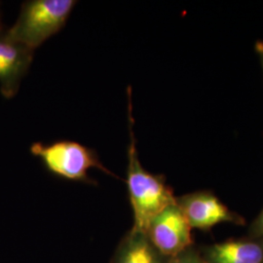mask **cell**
I'll return each instance as SVG.
<instances>
[{
    "label": "cell",
    "mask_w": 263,
    "mask_h": 263,
    "mask_svg": "<svg viewBox=\"0 0 263 263\" xmlns=\"http://www.w3.org/2000/svg\"><path fill=\"white\" fill-rule=\"evenodd\" d=\"M255 51H256L257 55L259 57V60H260V63H261L263 69V42L257 41L255 43Z\"/></svg>",
    "instance_id": "obj_11"
},
{
    "label": "cell",
    "mask_w": 263,
    "mask_h": 263,
    "mask_svg": "<svg viewBox=\"0 0 263 263\" xmlns=\"http://www.w3.org/2000/svg\"><path fill=\"white\" fill-rule=\"evenodd\" d=\"M30 152L42 161L49 172L64 179L91 183L88 177V171L91 169L101 170L116 178L104 167L96 151L76 141H59L49 144L35 142Z\"/></svg>",
    "instance_id": "obj_3"
},
{
    "label": "cell",
    "mask_w": 263,
    "mask_h": 263,
    "mask_svg": "<svg viewBox=\"0 0 263 263\" xmlns=\"http://www.w3.org/2000/svg\"><path fill=\"white\" fill-rule=\"evenodd\" d=\"M73 0H30L22 5L19 18L6 30L10 37L34 51L66 25Z\"/></svg>",
    "instance_id": "obj_2"
},
{
    "label": "cell",
    "mask_w": 263,
    "mask_h": 263,
    "mask_svg": "<svg viewBox=\"0 0 263 263\" xmlns=\"http://www.w3.org/2000/svg\"><path fill=\"white\" fill-rule=\"evenodd\" d=\"M263 263V262H262Z\"/></svg>",
    "instance_id": "obj_13"
},
{
    "label": "cell",
    "mask_w": 263,
    "mask_h": 263,
    "mask_svg": "<svg viewBox=\"0 0 263 263\" xmlns=\"http://www.w3.org/2000/svg\"><path fill=\"white\" fill-rule=\"evenodd\" d=\"M169 263H206L200 251L191 246L183 252L172 257Z\"/></svg>",
    "instance_id": "obj_9"
},
{
    "label": "cell",
    "mask_w": 263,
    "mask_h": 263,
    "mask_svg": "<svg viewBox=\"0 0 263 263\" xmlns=\"http://www.w3.org/2000/svg\"><path fill=\"white\" fill-rule=\"evenodd\" d=\"M249 237L263 239V210L250 226Z\"/></svg>",
    "instance_id": "obj_10"
},
{
    "label": "cell",
    "mask_w": 263,
    "mask_h": 263,
    "mask_svg": "<svg viewBox=\"0 0 263 263\" xmlns=\"http://www.w3.org/2000/svg\"><path fill=\"white\" fill-rule=\"evenodd\" d=\"M206 263H262L263 239L247 237L200 250Z\"/></svg>",
    "instance_id": "obj_7"
},
{
    "label": "cell",
    "mask_w": 263,
    "mask_h": 263,
    "mask_svg": "<svg viewBox=\"0 0 263 263\" xmlns=\"http://www.w3.org/2000/svg\"><path fill=\"white\" fill-rule=\"evenodd\" d=\"M1 30H3V28H2V24H1V17H0V31Z\"/></svg>",
    "instance_id": "obj_12"
},
{
    "label": "cell",
    "mask_w": 263,
    "mask_h": 263,
    "mask_svg": "<svg viewBox=\"0 0 263 263\" xmlns=\"http://www.w3.org/2000/svg\"><path fill=\"white\" fill-rule=\"evenodd\" d=\"M131 88L128 89V118L130 144L128 147L127 186L134 213L133 230L146 232L151 220L164 209L177 203L172 188L163 176L153 175L141 165L134 134V118L132 115Z\"/></svg>",
    "instance_id": "obj_1"
},
{
    "label": "cell",
    "mask_w": 263,
    "mask_h": 263,
    "mask_svg": "<svg viewBox=\"0 0 263 263\" xmlns=\"http://www.w3.org/2000/svg\"><path fill=\"white\" fill-rule=\"evenodd\" d=\"M171 258L152 244L146 233L131 229L117 249L112 263H169Z\"/></svg>",
    "instance_id": "obj_8"
},
{
    "label": "cell",
    "mask_w": 263,
    "mask_h": 263,
    "mask_svg": "<svg viewBox=\"0 0 263 263\" xmlns=\"http://www.w3.org/2000/svg\"><path fill=\"white\" fill-rule=\"evenodd\" d=\"M183 216L191 228L209 230L220 223L244 226L245 219L210 191H198L177 198Z\"/></svg>",
    "instance_id": "obj_5"
},
{
    "label": "cell",
    "mask_w": 263,
    "mask_h": 263,
    "mask_svg": "<svg viewBox=\"0 0 263 263\" xmlns=\"http://www.w3.org/2000/svg\"><path fill=\"white\" fill-rule=\"evenodd\" d=\"M191 229L176 203L155 216L145 233L162 254L174 257L193 246Z\"/></svg>",
    "instance_id": "obj_4"
},
{
    "label": "cell",
    "mask_w": 263,
    "mask_h": 263,
    "mask_svg": "<svg viewBox=\"0 0 263 263\" xmlns=\"http://www.w3.org/2000/svg\"><path fill=\"white\" fill-rule=\"evenodd\" d=\"M33 59V50L0 31V91L6 99L17 94Z\"/></svg>",
    "instance_id": "obj_6"
}]
</instances>
